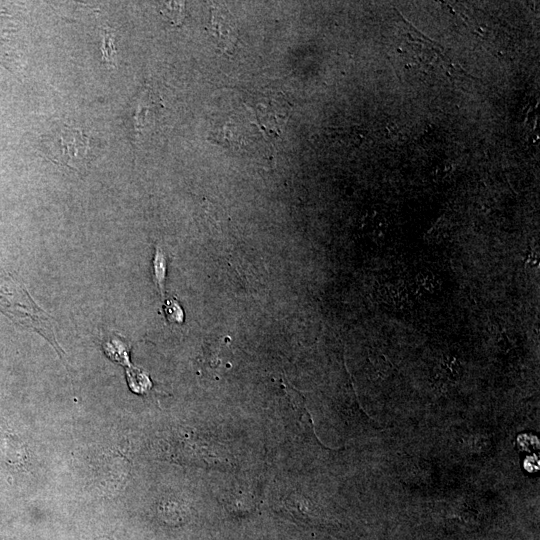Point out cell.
Returning a JSON list of instances; mask_svg holds the SVG:
<instances>
[{
    "instance_id": "6da1fadb",
    "label": "cell",
    "mask_w": 540,
    "mask_h": 540,
    "mask_svg": "<svg viewBox=\"0 0 540 540\" xmlns=\"http://www.w3.org/2000/svg\"><path fill=\"white\" fill-rule=\"evenodd\" d=\"M0 310L15 324L42 335L59 355L64 353L56 338V321L38 306L23 284L1 270Z\"/></svg>"
},
{
    "instance_id": "30bf717a",
    "label": "cell",
    "mask_w": 540,
    "mask_h": 540,
    "mask_svg": "<svg viewBox=\"0 0 540 540\" xmlns=\"http://www.w3.org/2000/svg\"><path fill=\"white\" fill-rule=\"evenodd\" d=\"M113 39L111 37V35L106 32L105 33V36H104V45L102 47V51H103V59H106V61L109 63V64H113V54L110 52V47H114L113 45Z\"/></svg>"
},
{
    "instance_id": "3957f363",
    "label": "cell",
    "mask_w": 540,
    "mask_h": 540,
    "mask_svg": "<svg viewBox=\"0 0 540 540\" xmlns=\"http://www.w3.org/2000/svg\"><path fill=\"white\" fill-rule=\"evenodd\" d=\"M17 29L12 16L0 12V65L12 73L21 67Z\"/></svg>"
},
{
    "instance_id": "7a4b0ae2",
    "label": "cell",
    "mask_w": 540,
    "mask_h": 540,
    "mask_svg": "<svg viewBox=\"0 0 540 540\" xmlns=\"http://www.w3.org/2000/svg\"><path fill=\"white\" fill-rule=\"evenodd\" d=\"M41 143L47 158L75 171L82 172L92 160L90 140L78 129L59 128L43 136Z\"/></svg>"
},
{
    "instance_id": "8992f818",
    "label": "cell",
    "mask_w": 540,
    "mask_h": 540,
    "mask_svg": "<svg viewBox=\"0 0 540 540\" xmlns=\"http://www.w3.org/2000/svg\"><path fill=\"white\" fill-rule=\"evenodd\" d=\"M127 380L131 390L136 393H144L152 385L148 375L136 368L127 369Z\"/></svg>"
},
{
    "instance_id": "277c9868",
    "label": "cell",
    "mask_w": 540,
    "mask_h": 540,
    "mask_svg": "<svg viewBox=\"0 0 540 540\" xmlns=\"http://www.w3.org/2000/svg\"><path fill=\"white\" fill-rule=\"evenodd\" d=\"M415 286L420 292L433 295L441 290L442 281L434 272L423 270L416 274Z\"/></svg>"
},
{
    "instance_id": "52a82bcc",
    "label": "cell",
    "mask_w": 540,
    "mask_h": 540,
    "mask_svg": "<svg viewBox=\"0 0 540 540\" xmlns=\"http://www.w3.org/2000/svg\"><path fill=\"white\" fill-rule=\"evenodd\" d=\"M383 296L392 305L401 306L407 302L408 290L400 283H392L384 287Z\"/></svg>"
},
{
    "instance_id": "ba28073f",
    "label": "cell",
    "mask_w": 540,
    "mask_h": 540,
    "mask_svg": "<svg viewBox=\"0 0 540 540\" xmlns=\"http://www.w3.org/2000/svg\"><path fill=\"white\" fill-rule=\"evenodd\" d=\"M106 354L114 361L125 364L126 366L129 365L128 361V355L125 351V347H123L122 344H119L118 342L111 341L107 342L104 345Z\"/></svg>"
},
{
    "instance_id": "9c48e42d",
    "label": "cell",
    "mask_w": 540,
    "mask_h": 540,
    "mask_svg": "<svg viewBox=\"0 0 540 540\" xmlns=\"http://www.w3.org/2000/svg\"><path fill=\"white\" fill-rule=\"evenodd\" d=\"M165 314L169 321L175 323L183 322V310L176 301L168 300L165 304Z\"/></svg>"
},
{
    "instance_id": "5b68a950",
    "label": "cell",
    "mask_w": 540,
    "mask_h": 540,
    "mask_svg": "<svg viewBox=\"0 0 540 540\" xmlns=\"http://www.w3.org/2000/svg\"><path fill=\"white\" fill-rule=\"evenodd\" d=\"M153 272L155 282L160 290L161 295H164V284L166 278V257L159 245L156 246L153 259Z\"/></svg>"
}]
</instances>
